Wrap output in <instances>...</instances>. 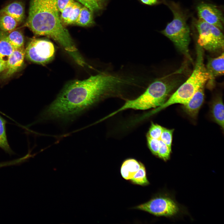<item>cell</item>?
<instances>
[{"mask_svg":"<svg viewBox=\"0 0 224 224\" xmlns=\"http://www.w3.org/2000/svg\"><path fill=\"white\" fill-rule=\"evenodd\" d=\"M130 80L102 72L82 81L66 84L43 112L44 120H70L104 97L120 92L130 85Z\"/></svg>","mask_w":224,"mask_h":224,"instance_id":"cell-1","label":"cell"},{"mask_svg":"<svg viewBox=\"0 0 224 224\" xmlns=\"http://www.w3.org/2000/svg\"><path fill=\"white\" fill-rule=\"evenodd\" d=\"M57 0H30L29 15L24 26L35 35L50 38L58 43L74 60L81 56L59 15Z\"/></svg>","mask_w":224,"mask_h":224,"instance_id":"cell-2","label":"cell"},{"mask_svg":"<svg viewBox=\"0 0 224 224\" xmlns=\"http://www.w3.org/2000/svg\"><path fill=\"white\" fill-rule=\"evenodd\" d=\"M176 72L156 80L141 95L134 99L127 100L121 107L104 119L126 109L145 110L161 106L180 83L179 78L173 77Z\"/></svg>","mask_w":224,"mask_h":224,"instance_id":"cell-3","label":"cell"},{"mask_svg":"<svg viewBox=\"0 0 224 224\" xmlns=\"http://www.w3.org/2000/svg\"><path fill=\"white\" fill-rule=\"evenodd\" d=\"M196 51V63L190 76L162 105L151 111L152 114L174 104H185L207 82L209 75L204 63L203 49L197 44Z\"/></svg>","mask_w":224,"mask_h":224,"instance_id":"cell-4","label":"cell"},{"mask_svg":"<svg viewBox=\"0 0 224 224\" xmlns=\"http://www.w3.org/2000/svg\"><path fill=\"white\" fill-rule=\"evenodd\" d=\"M165 2L172 12L174 17L161 32L168 38L177 49L193 63L189 49L190 40V29L186 23V16L177 4Z\"/></svg>","mask_w":224,"mask_h":224,"instance_id":"cell-5","label":"cell"},{"mask_svg":"<svg viewBox=\"0 0 224 224\" xmlns=\"http://www.w3.org/2000/svg\"><path fill=\"white\" fill-rule=\"evenodd\" d=\"M195 26L198 33L197 44L210 52L223 50L224 35L220 29L200 19Z\"/></svg>","mask_w":224,"mask_h":224,"instance_id":"cell-6","label":"cell"},{"mask_svg":"<svg viewBox=\"0 0 224 224\" xmlns=\"http://www.w3.org/2000/svg\"><path fill=\"white\" fill-rule=\"evenodd\" d=\"M135 208L147 212L157 216L171 217L178 213L180 208L176 202L166 195L156 197Z\"/></svg>","mask_w":224,"mask_h":224,"instance_id":"cell-7","label":"cell"},{"mask_svg":"<svg viewBox=\"0 0 224 224\" xmlns=\"http://www.w3.org/2000/svg\"><path fill=\"white\" fill-rule=\"evenodd\" d=\"M55 48L52 42L43 39H32L25 49V56L34 63L44 64L53 58Z\"/></svg>","mask_w":224,"mask_h":224,"instance_id":"cell-8","label":"cell"},{"mask_svg":"<svg viewBox=\"0 0 224 224\" xmlns=\"http://www.w3.org/2000/svg\"><path fill=\"white\" fill-rule=\"evenodd\" d=\"M198 15L204 21L223 30V17L222 11L215 5L202 3L197 7Z\"/></svg>","mask_w":224,"mask_h":224,"instance_id":"cell-9","label":"cell"},{"mask_svg":"<svg viewBox=\"0 0 224 224\" xmlns=\"http://www.w3.org/2000/svg\"><path fill=\"white\" fill-rule=\"evenodd\" d=\"M25 56L24 47L15 49L7 60L6 67L2 72L1 78H8L18 71L23 64Z\"/></svg>","mask_w":224,"mask_h":224,"instance_id":"cell-10","label":"cell"},{"mask_svg":"<svg viewBox=\"0 0 224 224\" xmlns=\"http://www.w3.org/2000/svg\"><path fill=\"white\" fill-rule=\"evenodd\" d=\"M205 67L209 75L207 86L209 89H212L214 86L215 78L224 74L223 52L216 58L208 57Z\"/></svg>","mask_w":224,"mask_h":224,"instance_id":"cell-11","label":"cell"},{"mask_svg":"<svg viewBox=\"0 0 224 224\" xmlns=\"http://www.w3.org/2000/svg\"><path fill=\"white\" fill-rule=\"evenodd\" d=\"M204 86L200 88L185 104L183 108L185 112L193 119L197 117L204 99Z\"/></svg>","mask_w":224,"mask_h":224,"instance_id":"cell-12","label":"cell"},{"mask_svg":"<svg viewBox=\"0 0 224 224\" xmlns=\"http://www.w3.org/2000/svg\"><path fill=\"white\" fill-rule=\"evenodd\" d=\"M82 6L74 1L66 7L61 12L60 16L62 24L66 25L74 24L79 16Z\"/></svg>","mask_w":224,"mask_h":224,"instance_id":"cell-13","label":"cell"},{"mask_svg":"<svg viewBox=\"0 0 224 224\" xmlns=\"http://www.w3.org/2000/svg\"><path fill=\"white\" fill-rule=\"evenodd\" d=\"M25 8L22 3L18 1H14L0 10V14H7L15 19L19 24L21 23L25 17Z\"/></svg>","mask_w":224,"mask_h":224,"instance_id":"cell-14","label":"cell"},{"mask_svg":"<svg viewBox=\"0 0 224 224\" xmlns=\"http://www.w3.org/2000/svg\"><path fill=\"white\" fill-rule=\"evenodd\" d=\"M224 105L221 97L216 98L212 102L211 113L214 121L224 129Z\"/></svg>","mask_w":224,"mask_h":224,"instance_id":"cell-15","label":"cell"},{"mask_svg":"<svg viewBox=\"0 0 224 224\" xmlns=\"http://www.w3.org/2000/svg\"><path fill=\"white\" fill-rule=\"evenodd\" d=\"M141 162L133 159L126 160L123 163L121 168V173L125 180H130L139 169Z\"/></svg>","mask_w":224,"mask_h":224,"instance_id":"cell-16","label":"cell"},{"mask_svg":"<svg viewBox=\"0 0 224 224\" xmlns=\"http://www.w3.org/2000/svg\"><path fill=\"white\" fill-rule=\"evenodd\" d=\"M94 21L93 12L87 7H82L75 24L81 26H89L93 25Z\"/></svg>","mask_w":224,"mask_h":224,"instance_id":"cell-17","label":"cell"},{"mask_svg":"<svg viewBox=\"0 0 224 224\" xmlns=\"http://www.w3.org/2000/svg\"><path fill=\"white\" fill-rule=\"evenodd\" d=\"M7 33L0 30V57L3 59L8 58L15 49L7 37Z\"/></svg>","mask_w":224,"mask_h":224,"instance_id":"cell-18","label":"cell"},{"mask_svg":"<svg viewBox=\"0 0 224 224\" xmlns=\"http://www.w3.org/2000/svg\"><path fill=\"white\" fill-rule=\"evenodd\" d=\"M13 18L4 13L0 14V30L6 32H9L14 30L18 24Z\"/></svg>","mask_w":224,"mask_h":224,"instance_id":"cell-19","label":"cell"},{"mask_svg":"<svg viewBox=\"0 0 224 224\" xmlns=\"http://www.w3.org/2000/svg\"><path fill=\"white\" fill-rule=\"evenodd\" d=\"M7 36L15 49L24 47V37L20 30L15 29L9 32H7Z\"/></svg>","mask_w":224,"mask_h":224,"instance_id":"cell-20","label":"cell"},{"mask_svg":"<svg viewBox=\"0 0 224 224\" xmlns=\"http://www.w3.org/2000/svg\"><path fill=\"white\" fill-rule=\"evenodd\" d=\"M130 180L134 184L141 185H146L149 184L146 176L145 167L141 163L139 169Z\"/></svg>","mask_w":224,"mask_h":224,"instance_id":"cell-21","label":"cell"},{"mask_svg":"<svg viewBox=\"0 0 224 224\" xmlns=\"http://www.w3.org/2000/svg\"><path fill=\"white\" fill-rule=\"evenodd\" d=\"M6 121L0 116V147L8 152L11 150L8 143L6 135Z\"/></svg>","mask_w":224,"mask_h":224,"instance_id":"cell-22","label":"cell"},{"mask_svg":"<svg viewBox=\"0 0 224 224\" xmlns=\"http://www.w3.org/2000/svg\"><path fill=\"white\" fill-rule=\"evenodd\" d=\"M93 12L98 11L102 8V2L100 0H76Z\"/></svg>","mask_w":224,"mask_h":224,"instance_id":"cell-23","label":"cell"},{"mask_svg":"<svg viewBox=\"0 0 224 224\" xmlns=\"http://www.w3.org/2000/svg\"><path fill=\"white\" fill-rule=\"evenodd\" d=\"M159 141V147L157 156L164 161H166L169 159L171 149L160 139Z\"/></svg>","mask_w":224,"mask_h":224,"instance_id":"cell-24","label":"cell"},{"mask_svg":"<svg viewBox=\"0 0 224 224\" xmlns=\"http://www.w3.org/2000/svg\"><path fill=\"white\" fill-rule=\"evenodd\" d=\"M174 129H168L163 127L160 139L171 149Z\"/></svg>","mask_w":224,"mask_h":224,"instance_id":"cell-25","label":"cell"},{"mask_svg":"<svg viewBox=\"0 0 224 224\" xmlns=\"http://www.w3.org/2000/svg\"><path fill=\"white\" fill-rule=\"evenodd\" d=\"M162 129L163 127L160 125L152 123L147 134L151 138L159 139H160Z\"/></svg>","mask_w":224,"mask_h":224,"instance_id":"cell-26","label":"cell"},{"mask_svg":"<svg viewBox=\"0 0 224 224\" xmlns=\"http://www.w3.org/2000/svg\"><path fill=\"white\" fill-rule=\"evenodd\" d=\"M147 142L149 148L152 153L157 156L159 147V139L152 138L147 135Z\"/></svg>","mask_w":224,"mask_h":224,"instance_id":"cell-27","label":"cell"},{"mask_svg":"<svg viewBox=\"0 0 224 224\" xmlns=\"http://www.w3.org/2000/svg\"><path fill=\"white\" fill-rule=\"evenodd\" d=\"M74 1V0H57V5L59 12H61L68 5Z\"/></svg>","mask_w":224,"mask_h":224,"instance_id":"cell-28","label":"cell"},{"mask_svg":"<svg viewBox=\"0 0 224 224\" xmlns=\"http://www.w3.org/2000/svg\"><path fill=\"white\" fill-rule=\"evenodd\" d=\"M142 4L146 5L152 6L160 2V0H138Z\"/></svg>","mask_w":224,"mask_h":224,"instance_id":"cell-29","label":"cell"},{"mask_svg":"<svg viewBox=\"0 0 224 224\" xmlns=\"http://www.w3.org/2000/svg\"><path fill=\"white\" fill-rule=\"evenodd\" d=\"M7 65V60L0 57V73L5 69Z\"/></svg>","mask_w":224,"mask_h":224,"instance_id":"cell-30","label":"cell"},{"mask_svg":"<svg viewBox=\"0 0 224 224\" xmlns=\"http://www.w3.org/2000/svg\"><path fill=\"white\" fill-rule=\"evenodd\" d=\"M105 0H100V1L101 2H102L104 1Z\"/></svg>","mask_w":224,"mask_h":224,"instance_id":"cell-31","label":"cell"}]
</instances>
